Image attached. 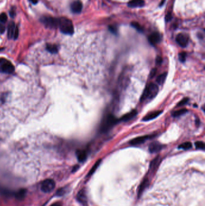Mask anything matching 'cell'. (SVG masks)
Segmentation results:
<instances>
[{
    "label": "cell",
    "mask_w": 205,
    "mask_h": 206,
    "mask_svg": "<svg viewBox=\"0 0 205 206\" xmlns=\"http://www.w3.org/2000/svg\"><path fill=\"white\" fill-rule=\"evenodd\" d=\"M15 71V66L10 61L4 58H0V73L10 74Z\"/></svg>",
    "instance_id": "277c9868"
},
{
    "label": "cell",
    "mask_w": 205,
    "mask_h": 206,
    "mask_svg": "<svg viewBox=\"0 0 205 206\" xmlns=\"http://www.w3.org/2000/svg\"><path fill=\"white\" fill-rule=\"evenodd\" d=\"M158 87L154 83L149 84L144 89L143 95L141 97V101H145L146 100H151L154 99L158 94Z\"/></svg>",
    "instance_id": "7a4b0ae2"
},
{
    "label": "cell",
    "mask_w": 205,
    "mask_h": 206,
    "mask_svg": "<svg viewBox=\"0 0 205 206\" xmlns=\"http://www.w3.org/2000/svg\"><path fill=\"white\" fill-rule=\"evenodd\" d=\"M149 184V181L148 178L144 179V180L142 181V183H141V185H140L139 188H138V198L141 197L143 192L144 191V190L146 189V188L148 187Z\"/></svg>",
    "instance_id": "4fadbf2b"
},
{
    "label": "cell",
    "mask_w": 205,
    "mask_h": 206,
    "mask_svg": "<svg viewBox=\"0 0 205 206\" xmlns=\"http://www.w3.org/2000/svg\"><path fill=\"white\" fill-rule=\"evenodd\" d=\"M71 9L74 13H79L83 9V4L80 1H75L72 3Z\"/></svg>",
    "instance_id": "30bf717a"
},
{
    "label": "cell",
    "mask_w": 205,
    "mask_h": 206,
    "mask_svg": "<svg viewBox=\"0 0 205 206\" xmlns=\"http://www.w3.org/2000/svg\"><path fill=\"white\" fill-rule=\"evenodd\" d=\"M149 42L153 45L159 43L161 41V36L158 33H154L149 36Z\"/></svg>",
    "instance_id": "8fae6325"
},
{
    "label": "cell",
    "mask_w": 205,
    "mask_h": 206,
    "mask_svg": "<svg viewBox=\"0 0 205 206\" xmlns=\"http://www.w3.org/2000/svg\"><path fill=\"white\" fill-rule=\"evenodd\" d=\"M162 111H154V112L150 113L149 115L144 116L143 121H150L152 119H154L158 116H160L162 113Z\"/></svg>",
    "instance_id": "2e32d148"
},
{
    "label": "cell",
    "mask_w": 205,
    "mask_h": 206,
    "mask_svg": "<svg viewBox=\"0 0 205 206\" xmlns=\"http://www.w3.org/2000/svg\"><path fill=\"white\" fill-rule=\"evenodd\" d=\"M40 20L46 27L55 28L58 26V18H55V17L49 16H45L41 17Z\"/></svg>",
    "instance_id": "5b68a950"
},
{
    "label": "cell",
    "mask_w": 205,
    "mask_h": 206,
    "mask_svg": "<svg viewBox=\"0 0 205 206\" xmlns=\"http://www.w3.org/2000/svg\"><path fill=\"white\" fill-rule=\"evenodd\" d=\"M118 122V119H117L113 115H108L104 119V121L102 122L101 126V130L102 132H105L108 131L111 128H112L116 123Z\"/></svg>",
    "instance_id": "3957f363"
},
{
    "label": "cell",
    "mask_w": 205,
    "mask_h": 206,
    "mask_svg": "<svg viewBox=\"0 0 205 206\" xmlns=\"http://www.w3.org/2000/svg\"><path fill=\"white\" fill-rule=\"evenodd\" d=\"M171 19H172V15H171L170 13H168L166 17V21L168 22V21H170Z\"/></svg>",
    "instance_id": "d590c367"
},
{
    "label": "cell",
    "mask_w": 205,
    "mask_h": 206,
    "mask_svg": "<svg viewBox=\"0 0 205 206\" xmlns=\"http://www.w3.org/2000/svg\"><path fill=\"white\" fill-rule=\"evenodd\" d=\"M156 71H157V70L155 68L154 69H152V71H151V73H150V77L153 78L154 76L155 75V74H156Z\"/></svg>",
    "instance_id": "e575fe53"
},
{
    "label": "cell",
    "mask_w": 205,
    "mask_h": 206,
    "mask_svg": "<svg viewBox=\"0 0 205 206\" xmlns=\"http://www.w3.org/2000/svg\"><path fill=\"white\" fill-rule=\"evenodd\" d=\"M177 43L182 48H185L188 44L189 38L186 34L179 33L177 35L176 39Z\"/></svg>",
    "instance_id": "52a82bcc"
},
{
    "label": "cell",
    "mask_w": 205,
    "mask_h": 206,
    "mask_svg": "<svg viewBox=\"0 0 205 206\" xmlns=\"http://www.w3.org/2000/svg\"><path fill=\"white\" fill-rule=\"evenodd\" d=\"M108 28H109L110 31L112 33L115 34L118 33V28H117L116 27H115L114 25H110L108 27Z\"/></svg>",
    "instance_id": "4dcf8cb0"
},
{
    "label": "cell",
    "mask_w": 205,
    "mask_h": 206,
    "mask_svg": "<svg viewBox=\"0 0 205 206\" xmlns=\"http://www.w3.org/2000/svg\"><path fill=\"white\" fill-rule=\"evenodd\" d=\"M60 31L66 34L72 35L74 33V28L72 22L66 17L58 18V26Z\"/></svg>",
    "instance_id": "6da1fadb"
},
{
    "label": "cell",
    "mask_w": 205,
    "mask_h": 206,
    "mask_svg": "<svg viewBox=\"0 0 205 206\" xmlns=\"http://www.w3.org/2000/svg\"><path fill=\"white\" fill-rule=\"evenodd\" d=\"M76 154H77V158L79 162H83L86 160L87 154L85 151L78 150L77 151V153H76Z\"/></svg>",
    "instance_id": "ac0fdd59"
},
{
    "label": "cell",
    "mask_w": 205,
    "mask_h": 206,
    "mask_svg": "<svg viewBox=\"0 0 205 206\" xmlns=\"http://www.w3.org/2000/svg\"><path fill=\"white\" fill-rule=\"evenodd\" d=\"M51 206H61L59 204H52Z\"/></svg>",
    "instance_id": "b9f144b4"
},
{
    "label": "cell",
    "mask_w": 205,
    "mask_h": 206,
    "mask_svg": "<svg viewBox=\"0 0 205 206\" xmlns=\"http://www.w3.org/2000/svg\"><path fill=\"white\" fill-rule=\"evenodd\" d=\"M144 0H131L128 3V5L130 7L136 8V7H142L144 6Z\"/></svg>",
    "instance_id": "7c38bea8"
},
{
    "label": "cell",
    "mask_w": 205,
    "mask_h": 206,
    "mask_svg": "<svg viewBox=\"0 0 205 206\" xmlns=\"http://www.w3.org/2000/svg\"><path fill=\"white\" fill-rule=\"evenodd\" d=\"M55 183L53 180L46 179L41 185V189L45 193H49L54 190Z\"/></svg>",
    "instance_id": "8992f818"
},
{
    "label": "cell",
    "mask_w": 205,
    "mask_h": 206,
    "mask_svg": "<svg viewBox=\"0 0 205 206\" xmlns=\"http://www.w3.org/2000/svg\"><path fill=\"white\" fill-rule=\"evenodd\" d=\"M186 54L185 52H180L179 54V59L181 62H185L186 60Z\"/></svg>",
    "instance_id": "83f0119b"
},
{
    "label": "cell",
    "mask_w": 205,
    "mask_h": 206,
    "mask_svg": "<svg viewBox=\"0 0 205 206\" xmlns=\"http://www.w3.org/2000/svg\"><path fill=\"white\" fill-rule=\"evenodd\" d=\"M101 161L102 160L101 159H99L95 163L94 165L93 166V167L91 168V169H90V170L89 171V174H88V176H91L92 174H93L95 173V172L96 170V169H97V168L99 167V166L100 165V164L101 163Z\"/></svg>",
    "instance_id": "603a6c76"
},
{
    "label": "cell",
    "mask_w": 205,
    "mask_h": 206,
    "mask_svg": "<svg viewBox=\"0 0 205 206\" xmlns=\"http://www.w3.org/2000/svg\"><path fill=\"white\" fill-rule=\"evenodd\" d=\"M167 74L166 72H164V73L160 75L156 78V83L159 85H162L165 82L166 77H167Z\"/></svg>",
    "instance_id": "7402d4cb"
},
{
    "label": "cell",
    "mask_w": 205,
    "mask_h": 206,
    "mask_svg": "<svg viewBox=\"0 0 205 206\" xmlns=\"http://www.w3.org/2000/svg\"><path fill=\"white\" fill-rule=\"evenodd\" d=\"M162 58L160 57V56H158L157 57H156V64H159V65H160V64L162 63Z\"/></svg>",
    "instance_id": "836d02e7"
},
{
    "label": "cell",
    "mask_w": 205,
    "mask_h": 206,
    "mask_svg": "<svg viewBox=\"0 0 205 206\" xmlns=\"http://www.w3.org/2000/svg\"><path fill=\"white\" fill-rule=\"evenodd\" d=\"M30 1L32 3H33V4H36L37 3V0H30Z\"/></svg>",
    "instance_id": "ab89813d"
},
{
    "label": "cell",
    "mask_w": 205,
    "mask_h": 206,
    "mask_svg": "<svg viewBox=\"0 0 205 206\" xmlns=\"http://www.w3.org/2000/svg\"><path fill=\"white\" fill-rule=\"evenodd\" d=\"M154 135H146V136H140L136 138H134L132 140L130 141V144L132 145H137L142 144L144 142H145L146 140L149 139L150 138H154Z\"/></svg>",
    "instance_id": "ba28073f"
},
{
    "label": "cell",
    "mask_w": 205,
    "mask_h": 206,
    "mask_svg": "<svg viewBox=\"0 0 205 206\" xmlns=\"http://www.w3.org/2000/svg\"><path fill=\"white\" fill-rule=\"evenodd\" d=\"M196 122V124H197V126H198L199 124H200V121H199V119H197Z\"/></svg>",
    "instance_id": "60d3db41"
},
{
    "label": "cell",
    "mask_w": 205,
    "mask_h": 206,
    "mask_svg": "<svg viewBox=\"0 0 205 206\" xmlns=\"http://www.w3.org/2000/svg\"><path fill=\"white\" fill-rule=\"evenodd\" d=\"M162 148V146L158 142H154L150 145L149 150L151 153H155L161 151Z\"/></svg>",
    "instance_id": "9a60e30c"
},
{
    "label": "cell",
    "mask_w": 205,
    "mask_h": 206,
    "mask_svg": "<svg viewBox=\"0 0 205 206\" xmlns=\"http://www.w3.org/2000/svg\"><path fill=\"white\" fill-rule=\"evenodd\" d=\"M191 147H192L191 143L190 142H184L183 144L179 145L178 148L179 149H182V150H187L190 149Z\"/></svg>",
    "instance_id": "d4e9b609"
},
{
    "label": "cell",
    "mask_w": 205,
    "mask_h": 206,
    "mask_svg": "<svg viewBox=\"0 0 205 206\" xmlns=\"http://www.w3.org/2000/svg\"><path fill=\"white\" fill-rule=\"evenodd\" d=\"M188 112V110L186 109H181L180 110H178L177 111H174V112L173 113L172 116L174 117H179L181 115H183L184 114H185L186 113Z\"/></svg>",
    "instance_id": "cb8c5ba5"
},
{
    "label": "cell",
    "mask_w": 205,
    "mask_h": 206,
    "mask_svg": "<svg viewBox=\"0 0 205 206\" xmlns=\"http://www.w3.org/2000/svg\"><path fill=\"white\" fill-rule=\"evenodd\" d=\"M78 168H79V166H78V165L74 166L73 168V170H72V172H75V171H76V170H77V169Z\"/></svg>",
    "instance_id": "f35d334b"
},
{
    "label": "cell",
    "mask_w": 205,
    "mask_h": 206,
    "mask_svg": "<svg viewBox=\"0 0 205 206\" xmlns=\"http://www.w3.org/2000/svg\"><path fill=\"white\" fill-rule=\"evenodd\" d=\"M15 28H16V25L15 24V23L13 22H10L8 26V31H7V35H8V38L9 39L13 38Z\"/></svg>",
    "instance_id": "e0dca14e"
},
{
    "label": "cell",
    "mask_w": 205,
    "mask_h": 206,
    "mask_svg": "<svg viewBox=\"0 0 205 206\" xmlns=\"http://www.w3.org/2000/svg\"><path fill=\"white\" fill-rule=\"evenodd\" d=\"M78 201L83 205H87V197L86 191L84 189H81L79 191L77 195Z\"/></svg>",
    "instance_id": "9c48e42d"
},
{
    "label": "cell",
    "mask_w": 205,
    "mask_h": 206,
    "mask_svg": "<svg viewBox=\"0 0 205 206\" xmlns=\"http://www.w3.org/2000/svg\"><path fill=\"white\" fill-rule=\"evenodd\" d=\"M131 25L134 27L136 29L137 31H138L139 32H143V29L142 28V27L140 25L138 22H132L131 23Z\"/></svg>",
    "instance_id": "4316f807"
},
{
    "label": "cell",
    "mask_w": 205,
    "mask_h": 206,
    "mask_svg": "<svg viewBox=\"0 0 205 206\" xmlns=\"http://www.w3.org/2000/svg\"><path fill=\"white\" fill-rule=\"evenodd\" d=\"M27 191L26 189H21L15 193V197L17 199L22 200V199L25 198V197L27 195Z\"/></svg>",
    "instance_id": "d6986e66"
},
{
    "label": "cell",
    "mask_w": 205,
    "mask_h": 206,
    "mask_svg": "<svg viewBox=\"0 0 205 206\" xmlns=\"http://www.w3.org/2000/svg\"><path fill=\"white\" fill-rule=\"evenodd\" d=\"M64 192H64V191L63 189H60V190H58V191H57V194L58 195H63V194L64 193Z\"/></svg>",
    "instance_id": "8d00e7d4"
},
{
    "label": "cell",
    "mask_w": 205,
    "mask_h": 206,
    "mask_svg": "<svg viewBox=\"0 0 205 206\" xmlns=\"http://www.w3.org/2000/svg\"><path fill=\"white\" fill-rule=\"evenodd\" d=\"M7 20V15L3 13L0 15V22L1 23H5Z\"/></svg>",
    "instance_id": "f546056e"
},
{
    "label": "cell",
    "mask_w": 205,
    "mask_h": 206,
    "mask_svg": "<svg viewBox=\"0 0 205 206\" xmlns=\"http://www.w3.org/2000/svg\"><path fill=\"white\" fill-rule=\"evenodd\" d=\"M5 31V27L2 24V23H0V33H3Z\"/></svg>",
    "instance_id": "74e56055"
},
{
    "label": "cell",
    "mask_w": 205,
    "mask_h": 206,
    "mask_svg": "<svg viewBox=\"0 0 205 206\" xmlns=\"http://www.w3.org/2000/svg\"><path fill=\"white\" fill-rule=\"evenodd\" d=\"M19 36V29L17 26H16V28H15V33H14V36H13V39H16Z\"/></svg>",
    "instance_id": "1f68e13d"
},
{
    "label": "cell",
    "mask_w": 205,
    "mask_h": 206,
    "mask_svg": "<svg viewBox=\"0 0 205 206\" xmlns=\"http://www.w3.org/2000/svg\"><path fill=\"white\" fill-rule=\"evenodd\" d=\"M137 115V111L136 110H132V111H131V112L125 114V115L121 117V119H120V121H124V122H127L128 121H130L131 119H133L134 117L136 116Z\"/></svg>",
    "instance_id": "5bb4252c"
},
{
    "label": "cell",
    "mask_w": 205,
    "mask_h": 206,
    "mask_svg": "<svg viewBox=\"0 0 205 206\" xmlns=\"http://www.w3.org/2000/svg\"><path fill=\"white\" fill-rule=\"evenodd\" d=\"M46 48L52 54H55L58 52L57 46L54 44H47L46 45Z\"/></svg>",
    "instance_id": "44dd1931"
},
{
    "label": "cell",
    "mask_w": 205,
    "mask_h": 206,
    "mask_svg": "<svg viewBox=\"0 0 205 206\" xmlns=\"http://www.w3.org/2000/svg\"><path fill=\"white\" fill-rule=\"evenodd\" d=\"M188 101H189V99H188V98H184L182 100V101H180L178 103L177 106H178V107L183 106V105H185V104H186L187 103H188Z\"/></svg>",
    "instance_id": "f1b7e54d"
},
{
    "label": "cell",
    "mask_w": 205,
    "mask_h": 206,
    "mask_svg": "<svg viewBox=\"0 0 205 206\" xmlns=\"http://www.w3.org/2000/svg\"><path fill=\"white\" fill-rule=\"evenodd\" d=\"M160 162H161V159H160V156H158L155 158H154V159L151 162L150 165V169L153 170V171L156 170L157 168L158 167V166H159Z\"/></svg>",
    "instance_id": "ffe728a7"
},
{
    "label": "cell",
    "mask_w": 205,
    "mask_h": 206,
    "mask_svg": "<svg viewBox=\"0 0 205 206\" xmlns=\"http://www.w3.org/2000/svg\"><path fill=\"white\" fill-rule=\"evenodd\" d=\"M195 146H196V148L198 150H204V148H205L204 143L203 142H202V141H197V142H196L195 143Z\"/></svg>",
    "instance_id": "484cf974"
},
{
    "label": "cell",
    "mask_w": 205,
    "mask_h": 206,
    "mask_svg": "<svg viewBox=\"0 0 205 206\" xmlns=\"http://www.w3.org/2000/svg\"><path fill=\"white\" fill-rule=\"evenodd\" d=\"M16 15V9L14 7H12L10 10V15L11 17H14Z\"/></svg>",
    "instance_id": "d6a6232c"
}]
</instances>
